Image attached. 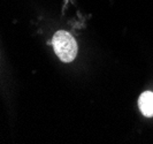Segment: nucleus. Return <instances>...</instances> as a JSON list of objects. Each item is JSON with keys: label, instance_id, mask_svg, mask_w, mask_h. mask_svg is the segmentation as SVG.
<instances>
[{"label": "nucleus", "instance_id": "1", "mask_svg": "<svg viewBox=\"0 0 153 144\" xmlns=\"http://www.w3.org/2000/svg\"><path fill=\"white\" fill-rule=\"evenodd\" d=\"M54 52L63 62H71L77 55V43L68 31L59 30L52 39Z\"/></svg>", "mask_w": 153, "mask_h": 144}, {"label": "nucleus", "instance_id": "2", "mask_svg": "<svg viewBox=\"0 0 153 144\" xmlns=\"http://www.w3.org/2000/svg\"><path fill=\"white\" fill-rule=\"evenodd\" d=\"M139 110L145 116H153V92H143L138 100Z\"/></svg>", "mask_w": 153, "mask_h": 144}]
</instances>
